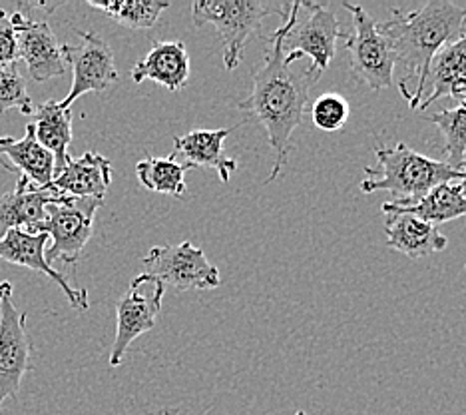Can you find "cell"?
I'll return each instance as SVG.
<instances>
[{"label": "cell", "instance_id": "obj_1", "mask_svg": "<svg viewBox=\"0 0 466 415\" xmlns=\"http://www.w3.org/2000/svg\"><path fill=\"white\" fill-rule=\"evenodd\" d=\"M283 25L268 38L269 52L263 67L253 74V90L239 102L243 112L256 116L266 128L269 144L275 152V162L266 184L279 178L291 152V136L303 122L305 106L309 102L311 88L321 78V72L313 67L295 74L291 64L299 60V52L283 50Z\"/></svg>", "mask_w": 466, "mask_h": 415}, {"label": "cell", "instance_id": "obj_2", "mask_svg": "<svg viewBox=\"0 0 466 415\" xmlns=\"http://www.w3.org/2000/svg\"><path fill=\"white\" fill-rule=\"evenodd\" d=\"M393 47L397 64L409 70L399 90L412 110L419 109L425 92V77L431 60L442 48L464 35L466 8L449 0H431L410 13L393 10L389 20L379 25Z\"/></svg>", "mask_w": 466, "mask_h": 415}, {"label": "cell", "instance_id": "obj_3", "mask_svg": "<svg viewBox=\"0 0 466 415\" xmlns=\"http://www.w3.org/2000/svg\"><path fill=\"white\" fill-rule=\"evenodd\" d=\"M377 166L365 168V180L361 182V192L373 194V192H389L399 204H410L422 196H427L432 188L439 184L461 180L462 172L454 170L447 162L432 160L425 154H419L407 144L385 146L375 142Z\"/></svg>", "mask_w": 466, "mask_h": 415}, {"label": "cell", "instance_id": "obj_4", "mask_svg": "<svg viewBox=\"0 0 466 415\" xmlns=\"http://www.w3.org/2000/svg\"><path fill=\"white\" fill-rule=\"evenodd\" d=\"M275 13L283 16L285 5H268L259 0H211V3L198 0L192 5L194 25H211L219 32L228 70H236L239 67L241 52L248 40L261 28L263 18Z\"/></svg>", "mask_w": 466, "mask_h": 415}, {"label": "cell", "instance_id": "obj_5", "mask_svg": "<svg viewBox=\"0 0 466 415\" xmlns=\"http://www.w3.org/2000/svg\"><path fill=\"white\" fill-rule=\"evenodd\" d=\"M283 50L311 58L317 72H325L335 57L337 40L347 38L337 16L317 3H288L283 13Z\"/></svg>", "mask_w": 466, "mask_h": 415}, {"label": "cell", "instance_id": "obj_6", "mask_svg": "<svg viewBox=\"0 0 466 415\" xmlns=\"http://www.w3.org/2000/svg\"><path fill=\"white\" fill-rule=\"evenodd\" d=\"M104 200L98 198H70L60 196L46 206V218L33 233H46L52 242L45 252L46 262L76 264L92 236L94 216Z\"/></svg>", "mask_w": 466, "mask_h": 415}, {"label": "cell", "instance_id": "obj_7", "mask_svg": "<svg viewBox=\"0 0 466 415\" xmlns=\"http://www.w3.org/2000/svg\"><path fill=\"white\" fill-rule=\"evenodd\" d=\"M343 6L353 16V32L345 38V48L351 55V72L370 90L389 88L397 67L393 47L361 5L343 3Z\"/></svg>", "mask_w": 466, "mask_h": 415}, {"label": "cell", "instance_id": "obj_8", "mask_svg": "<svg viewBox=\"0 0 466 415\" xmlns=\"http://www.w3.org/2000/svg\"><path fill=\"white\" fill-rule=\"evenodd\" d=\"M142 264L146 274L177 292L214 290L221 282L218 265L211 264L204 250L194 246L189 240L156 246L147 252Z\"/></svg>", "mask_w": 466, "mask_h": 415}, {"label": "cell", "instance_id": "obj_9", "mask_svg": "<svg viewBox=\"0 0 466 415\" xmlns=\"http://www.w3.org/2000/svg\"><path fill=\"white\" fill-rule=\"evenodd\" d=\"M166 285L150 274H137L118 304H116V339L110 354V368H118L134 339L150 332L162 310Z\"/></svg>", "mask_w": 466, "mask_h": 415}, {"label": "cell", "instance_id": "obj_10", "mask_svg": "<svg viewBox=\"0 0 466 415\" xmlns=\"http://www.w3.org/2000/svg\"><path fill=\"white\" fill-rule=\"evenodd\" d=\"M33 344L26 332V314L13 302V284L0 282V411L8 398L20 391L30 369Z\"/></svg>", "mask_w": 466, "mask_h": 415}, {"label": "cell", "instance_id": "obj_11", "mask_svg": "<svg viewBox=\"0 0 466 415\" xmlns=\"http://www.w3.org/2000/svg\"><path fill=\"white\" fill-rule=\"evenodd\" d=\"M80 45H62L66 64L72 67V88L68 96L58 106L62 110H70L72 102L88 92H102L118 80V70L114 64V52L108 42L100 38L96 32H78Z\"/></svg>", "mask_w": 466, "mask_h": 415}, {"label": "cell", "instance_id": "obj_12", "mask_svg": "<svg viewBox=\"0 0 466 415\" xmlns=\"http://www.w3.org/2000/svg\"><path fill=\"white\" fill-rule=\"evenodd\" d=\"M13 20L18 38V58L26 62L30 78L40 84L65 77L68 64L48 20L28 18L20 13H15Z\"/></svg>", "mask_w": 466, "mask_h": 415}, {"label": "cell", "instance_id": "obj_13", "mask_svg": "<svg viewBox=\"0 0 466 415\" xmlns=\"http://www.w3.org/2000/svg\"><path fill=\"white\" fill-rule=\"evenodd\" d=\"M46 233H28L25 230H10L5 240L0 242V260L23 265V268L36 270L40 274L48 275V278L55 280L62 292L66 294L70 306L74 310H88V292L80 290V287H72L68 280L62 275L58 270L52 268V265L45 258V248H46Z\"/></svg>", "mask_w": 466, "mask_h": 415}, {"label": "cell", "instance_id": "obj_14", "mask_svg": "<svg viewBox=\"0 0 466 415\" xmlns=\"http://www.w3.org/2000/svg\"><path fill=\"white\" fill-rule=\"evenodd\" d=\"M239 126L241 122L231 128H219V130H192L184 136H174V152L169 156L176 158L186 170H216L221 182L228 184L231 174L238 170V162L226 156L224 142Z\"/></svg>", "mask_w": 466, "mask_h": 415}, {"label": "cell", "instance_id": "obj_15", "mask_svg": "<svg viewBox=\"0 0 466 415\" xmlns=\"http://www.w3.org/2000/svg\"><path fill=\"white\" fill-rule=\"evenodd\" d=\"M457 99L466 104V32L451 45L442 47L425 77V92L419 104V112L427 110L434 100Z\"/></svg>", "mask_w": 466, "mask_h": 415}, {"label": "cell", "instance_id": "obj_16", "mask_svg": "<svg viewBox=\"0 0 466 415\" xmlns=\"http://www.w3.org/2000/svg\"><path fill=\"white\" fill-rule=\"evenodd\" d=\"M62 194L52 188H36L28 182V178L18 176L15 192H8L0 198V242L10 230H23L33 233V230L46 218V206L56 202Z\"/></svg>", "mask_w": 466, "mask_h": 415}, {"label": "cell", "instance_id": "obj_17", "mask_svg": "<svg viewBox=\"0 0 466 415\" xmlns=\"http://www.w3.org/2000/svg\"><path fill=\"white\" fill-rule=\"evenodd\" d=\"M189 55L182 40L154 42L147 55L137 60L132 68V80L142 84L152 80L160 87L177 92L182 90L189 78Z\"/></svg>", "mask_w": 466, "mask_h": 415}, {"label": "cell", "instance_id": "obj_18", "mask_svg": "<svg viewBox=\"0 0 466 415\" xmlns=\"http://www.w3.org/2000/svg\"><path fill=\"white\" fill-rule=\"evenodd\" d=\"M110 184V160L98 152H84L80 158H70L50 186L62 196L104 200Z\"/></svg>", "mask_w": 466, "mask_h": 415}, {"label": "cell", "instance_id": "obj_19", "mask_svg": "<svg viewBox=\"0 0 466 415\" xmlns=\"http://www.w3.org/2000/svg\"><path fill=\"white\" fill-rule=\"evenodd\" d=\"M385 218L387 246L410 260L427 258L447 248V236H442L437 226L425 220L402 212H387Z\"/></svg>", "mask_w": 466, "mask_h": 415}, {"label": "cell", "instance_id": "obj_20", "mask_svg": "<svg viewBox=\"0 0 466 415\" xmlns=\"http://www.w3.org/2000/svg\"><path fill=\"white\" fill-rule=\"evenodd\" d=\"M0 154L10 160L15 172H20L18 176L28 178V182L36 188H46L55 180V156L36 140L33 124L26 126L20 140L10 136L0 138Z\"/></svg>", "mask_w": 466, "mask_h": 415}, {"label": "cell", "instance_id": "obj_21", "mask_svg": "<svg viewBox=\"0 0 466 415\" xmlns=\"http://www.w3.org/2000/svg\"><path fill=\"white\" fill-rule=\"evenodd\" d=\"M387 212H402V214L417 216L432 226L466 216V196L462 194L461 184L444 182L432 188L427 196H422L410 204H399V202H385L383 214Z\"/></svg>", "mask_w": 466, "mask_h": 415}, {"label": "cell", "instance_id": "obj_22", "mask_svg": "<svg viewBox=\"0 0 466 415\" xmlns=\"http://www.w3.org/2000/svg\"><path fill=\"white\" fill-rule=\"evenodd\" d=\"M36 140L55 156V176L66 166L70 160L68 146L72 142V112L62 110L58 102L48 100L40 106H35L33 114Z\"/></svg>", "mask_w": 466, "mask_h": 415}, {"label": "cell", "instance_id": "obj_23", "mask_svg": "<svg viewBox=\"0 0 466 415\" xmlns=\"http://www.w3.org/2000/svg\"><path fill=\"white\" fill-rule=\"evenodd\" d=\"M186 172L187 170L172 156H146L136 164V176L142 186L174 198L186 194Z\"/></svg>", "mask_w": 466, "mask_h": 415}, {"label": "cell", "instance_id": "obj_24", "mask_svg": "<svg viewBox=\"0 0 466 415\" xmlns=\"http://www.w3.org/2000/svg\"><path fill=\"white\" fill-rule=\"evenodd\" d=\"M88 5L132 30H147L156 26L160 15L169 6V3H164V0H110V3L90 0Z\"/></svg>", "mask_w": 466, "mask_h": 415}, {"label": "cell", "instance_id": "obj_25", "mask_svg": "<svg viewBox=\"0 0 466 415\" xmlns=\"http://www.w3.org/2000/svg\"><path fill=\"white\" fill-rule=\"evenodd\" d=\"M427 120L437 124L441 134L444 136V154H447V164L454 170H461L466 158V104H459L457 109L441 110Z\"/></svg>", "mask_w": 466, "mask_h": 415}, {"label": "cell", "instance_id": "obj_26", "mask_svg": "<svg viewBox=\"0 0 466 415\" xmlns=\"http://www.w3.org/2000/svg\"><path fill=\"white\" fill-rule=\"evenodd\" d=\"M13 109L26 116L35 114V104L28 96L26 80L23 78L16 64L0 70V114Z\"/></svg>", "mask_w": 466, "mask_h": 415}, {"label": "cell", "instance_id": "obj_27", "mask_svg": "<svg viewBox=\"0 0 466 415\" xmlns=\"http://www.w3.org/2000/svg\"><path fill=\"white\" fill-rule=\"evenodd\" d=\"M349 114H351V106L343 96L327 92L313 102L311 120L323 132H337L347 124Z\"/></svg>", "mask_w": 466, "mask_h": 415}, {"label": "cell", "instance_id": "obj_28", "mask_svg": "<svg viewBox=\"0 0 466 415\" xmlns=\"http://www.w3.org/2000/svg\"><path fill=\"white\" fill-rule=\"evenodd\" d=\"M18 62V38L13 15L0 8V70Z\"/></svg>", "mask_w": 466, "mask_h": 415}, {"label": "cell", "instance_id": "obj_29", "mask_svg": "<svg viewBox=\"0 0 466 415\" xmlns=\"http://www.w3.org/2000/svg\"><path fill=\"white\" fill-rule=\"evenodd\" d=\"M461 190H462V194L466 196V158H464V164H462V178H461Z\"/></svg>", "mask_w": 466, "mask_h": 415}, {"label": "cell", "instance_id": "obj_30", "mask_svg": "<svg viewBox=\"0 0 466 415\" xmlns=\"http://www.w3.org/2000/svg\"><path fill=\"white\" fill-rule=\"evenodd\" d=\"M150 415H177V411L176 410H160V411L150 413Z\"/></svg>", "mask_w": 466, "mask_h": 415}, {"label": "cell", "instance_id": "obj_31", "mask_svg": "<svg viewBox=\"0 0 466 415\" xmlns=\"http://www.w3.org/2000/svg\"><path fill=\"white\" fill-rule=\"evenodd\" d=\"M0 166H3L5 170H8V172H15V170H13V168H10V166H8L6 162H3V160H0Z\"/></svg>", "mask_w": 466, "mask_h": 415}, {"label": "cell", "instance_id": "obj_32", "mask_svg": "<svg viewBox=\"0 0 466 415\" xmlns=\"http://www.w3.org/2000/svg\"><path fill=\"white\" fill-rule=\"evenodd\" d=\"M295 415H307V413H305V411H301V410H299V411H298V413H295Z\"/></svg>", "mask_w": 466, "mask_h": 415}, {"label": "cell", "instance_id": "obj_33", "mask_svg": "<svg viewBox=\"0 0 466 415\" xmlns=\"http://www.w3.org/2000/svg\"><path fill=\"white\" fill-rule=\"evenodd\" d=\"M464 270H466V265H464Z\"/></svg>", "mask_w": 466, "mask_h": 415}]
</instances>
